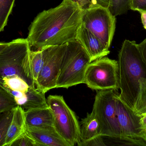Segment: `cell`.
Returning a JSON list of instances; mask_svg holds the SVG:
<instances>
[{
  "mask_svg": "<svg viewBox=\"0 0 146 146\" xmlns=\"http://www.w3.org/2000/svg\"><path fill=\"white\" fill-rule=\"evenodd\" d=\"M130 0H110L109 10L114 16L127 13L129 8Z\"/></svg>",
  "mask_w": 146,
  "mask_h": 146,
  "instance_id": "21",
  "label": "cell"
},
{
  "mask_svg": "<svg viewBox=\"0 0 146 146\" xmlns=\"http://www.w3.org/2000/svg\"><path fill=\"white\" fill-rule=\"evenodd\" d=\"M141 127L144 132H146V115L141 116Z\"/></svg>",
  "mask_w": 146,
  "mask_h": 146,
  "instance_id": "28",
  "label": "cell"
},
{
  "mask_svg": "<svg viewBox=\"0 0 146 146\" xmlns=\"http://www.w3.org/2000/svg\"><path fill=\"white\" fill-rule=\"evenodd\" d=\"M67 43L45 48V61L35 83L38 90L45 93L49 90L56 88Z\"/></svg>",
  "mask_w": 146,
  "mask_h": 146,
  "instance_id": "9",
  "label": "cell"
},
{
  "mask_svg": "<svg viewBox=\"0 0 146 146\" xmlns=\"http://www.w3.org/2000/svg\"><path fill=\"white\" fill-rule=\"evenodd\" d=\"M77 145L79 146H105L103 136L99 135L93 139L85 141H80Z\"/></svg>",
  "mask_w": 146,
  "mask_h": 146,
  "instance_id": "23",
  "label": "cell"
},
{
  "mask_svg": "<svg viewBox=\"0 0 146 146\" xmlns=\"http://www.w3.org/2000/svg\"><path fill=\"white\" fill-rule=\"evenodd\" d=\"M116 91H97L92 113L98 120L101 135L121 138L116 110Z\"/></svg>",
  "mask_w": 146,
  "mask_h": 146,
  "instance_id": "7",
  "label": "cell"
},
{
  "mask_svg": "<svg viewBox=\"0 0 146 146\" xmlns=\"http://www.w3.org/2000/svg\"><path fill=\"white\" fill-rule=\"evenodd\" d=\"M26 128L54 127V115L49 106L25 111Z\"/></svg>",
  "mask_w": 146,
  "mask_h": 146,
  "instance_id": "13",
  "label": "cell"
},
{
  "mask_svg": "<svg viewBox=\"0 0 146 146\" xmlns=\"http://www.w3.org/2000/svg\"><path fill=\"white\" fill-rule=\"evenodd\" d=\"M134 111L140 116L146 115V78L139 81V89L135 103Z\"/></svg>",
  "mask_w": 146,
  "mask_h": 146,
  "instance_id": "17",
  "label": "cell"
},
{
  "mask_svg": "<svg viewBox=\"0 0 146 146\" xmlns=\"http://www.w3.org/2000/svg\"><path fill=\"white\" fill-rule=\"evenodd\" d=\"M145 135L146 139V132H145Z\"/></svg>",
  "mask_w": 146,
  "mask_h": 146,
  "instance_id": "31",
  "label": "cell"
},
{
  "mask_svg": "<svg viewBox=\"0 0 146 146\" xmlns=\"http://www.w3.org/2000/svg\"><path fill=\"white\" fill-rule=\"evenodd\" d=\"M129 8L139 12H146V0H130Z\"/></svg>",
  "mask_w": 146,
  "mask_h": 146,
  "instance_id": "24",
  "label": "cell"
},
{
  "mask_svg": "<svg viewBox=\"0 0 146 146\" xmlns=\"http://www.w3.org/2000/svg\"><path fill=\"white\" fill-rule=\"evenodd\" d=\"M119 94L117 92L116 95V110L121 138L134 141L139 146H146L145 132L141 124V116L126 104Z\"/></svg>",
  "mask_w": 146,
  "mask_h": 146,
  "instance_id": "10",
  "label": "cell"
},
{
  "mask_svg": "<svg viewBox=\"0 0 146 146\" xmlns=\"http://www.w3.org/2000/svg\"><path fill=\"white\" fill-rule=\"evenodd\" d=\"M25 111L19 105L14 108L13 116L8 130L4 146H11L19 136L25 132Z\"/></svg>",
  "mask_w": 146,
  "mask_h": 146,
  "instance_id": "14",
  "label": "cell"
},
{
  "mask_svg": "<svg viewBox=\"0 0 146 146\" xmlns=\"http://www.w3.org/2000/svg\"><path fill=\"white\" fill-rule=\"evenodd\" d=\"M92 62L91 57L78 41L68 43L56 88H68L84 83L86 70Z\"/></svg>",
  "mask_w": 146,
  "mask_h": 146,
  "instance_id": "4",
  "label": "cell"
},
{
  "mask_svg": "<svg viewBox=\"0 0 146 146\" xmlns=\"http://www.w3.org/2000/svg\"><path fill=\"white\" fill-rule=\"evenodd\" d=\"M141 15V21L144 28L146 30V12H139Z\"/></svg>",
  "mask_w": 146,
  "mask_h": 146,
  "instance_id": "29",
  "label": "cell"
},
{
  "mask_svg": "<svg viewBox=\"0 0 146 146\" xmlns=\"http://www.w3.org/2000/svg\"><path fill=\"white\" fill-rule=\"evenodd\" d=\"M14 108L0 113V146H5L8 130L13 119Z\"/></svg>",
  "mask_w": 146,
  "mask_h": 146,
  "instance_id": "18",
  "label": "cell"
},
{
  "mask_svg": "<svg viewBox=\"0 0 146 146\" xmlns=\"http://www.w3.org/2000/svg\"><path fill=\"white\" fill-rule=\"evenodd\" d=\"M82 11L73 0L39 13L29 27L27 39L31 50L60 45L76 40L82 25Z\"/></svg>",
  "mask_w": 146,
  "mask_h": 146,
  "instance_id": "1",
  "label": "cell"
},
{
  "mask_svg": "<svg viewBox=\"0 0 146 146\" xmlns=\"http://www.w3.org/2000/svg\"><path fill=\"white\" fill-rule=\"evenodd\" d=\"M76 39L87 52L92 61L110 54V50L100 39L82 25L77 32Z\"/></svg>",
  "mask_w": 146,
  "mask_h": 146,
  "instance_id": "11",
  "label": "cell"
},
{
  "mask_svg": "<svg viewBox=\"0 0 146 146\" xmlns=\"http://www.w3.org/2000/svg\"><path fill=\"white\" fill-rule=\"evenodd\" d=\"M47 103L54 115V127L56 132L69 146L77 145L80 141V123L63 97L50 95L47 98Z\"/></svg>",
  "mask_w": 146,
  "mask_h": 146,
  "instance_id": "5",
  "label": "cell"
},
{
  "mask_svg": "<svg viewBox=\"0 0 146 146\" xmlns=\"http://www.w3.org/2000/svg\"><path fill=\"white\" fill-rule=\"evenodd\" d=\"M80 126V141H86L101 135L98 122L92 113H88Z\"/></svg>",
  "mask_w": 146,
  "mask_h": 146,
  "instance_id": "15",
  "label": "cell"
},
{
  "mask_svg": "<svg viewBox=\"0 0 146 146\" xmlns=\"http://www.w3.org/2000/svg\"><path fill=\"white\" fill-rule=\"evenodd\" d=\"M78 3L82 9L89 7L91 4L94 3L92 0H73Z\"/></svg>",
  "mask_w": 146,
  "mask_h": 146,
  "instance_id": "26",
  "label": "cell"
},
{
  "mask_svg": "<svg viewBox=\"0 0 146 146\" xmlns=\"http://www.w3.org/2000/svg\"><path fill=\"white\" fill-rule=\"evenodd\" d=\"M45 51V48L37 51L31 50L30 53L31 67L35 83H36L44 64Z\"/></svg>",
  "mask_w": 146,
  "mask_h": 146,
  "instance_id": "16",
  "label": "cell"
},
{
  "mask_svg": "<svg viewBox=\"0 0 146 146\" xmlns=\"http://www.w3.org/2000/svg\"><path fill=\"white\" fill-rule=\"evenodd\" d=\"M15 0H0V33L4 31L12 13Z\"/></svg>",
  "mask_w": 146,
  "mask_h": 146,
  "instance_id": "19",
  "label": "cell"
},
{
  "mask_svg": "<svg viewBox=\"0 0 146 146\" xmlns=\"http://www.w3.org/2000/svg\"><path fill=\"white\" fill-rule=\"evenodd\" d=\"M31 51L27 38L9 42L0 53V79L19 76L30 86L36 87L31 67Z\"/></svg>",
  "mask_w": 146,
  "mask_h": 146,
  "instance_id": "3",
  "label": "cell"
},
{
  "mask_svg": "<svg viewBox=\"0 0 146 146\" xmlns=\"http://www.w3.org/2000/svg\"><path fill=\"white\" fill-rule=\"evenodd\" d=\"M120 99L133 110L139 81L146 78V68L135 41L126 39L118 54Z\"/></svg>",
  "mask_w": 146,
  "mask_h": 146,
  "instance_id": "2",
  "label": "cell"
},
{
  "mask_svg": "<svg viewBox=\"0 0 146 146\" xmlns=\"http://www.w3.org/2000/svg\"><path fill=\"white\" fill-rule=\"evenodd\" d=\"M9 43L6 42H0V53L4 49V48L8 45Z\"/></svg>",
  "mask_w": 146,
  "mask_h": 146,
  "instance_id": "30",
  "label": "cell"
},
{
  "mask_svg": "<svg viewBox=\"0 0 146 146\" xmlns=\"http://www.w3.org/2000/svg\"><path fill=\"white\" fill-rule=\"evenodd\" d=\"M94 3H97L102 7L109 8L110 0H92Z\"/></svg>",
  "mask_w": 146,
  "mask_h": 146,
  "instance_id": "27",
  "label": "cell"
},
{
  "mask_svg": "<svg viewBox=\"0 0 146 146\" xmlns=\"http://www.w3.org/2000/svg\"><path fill=\"white\" fill-rule=\"evenodd\" d=\"M137 46L146 68V38L140 43L137 44Z\"/></svg>",
  "mask_w": 146,
  "mask_h": 146,
  "instance_id": "25",
  "label": "cell"
},
{
  "mask_svg": "<svg viewBox=\"0 0 146 146\" xmlns=\"http://www.w3.org/2000/svg\"><path fill=\"white\" fill-rule=\"evenodd\" d=\"M26 132L38 146H69L55 129L50 127H26Z\"/></svg>",
  "mask_w": 146,
  "mask_h": 146,
  "instance_id": "12",
  "label": "cell"
},
{
  "mask_svg": "<svg viewBox=\"0 0 146 146\" xmlns=\"http://www.w3.org/2000/svg\"><path fill=\"white\" fill-rule=\"evenodd\" d=\"M82 25L97 36L109 49L116 28L115 16L108 8L93 3L82 9Z\"/></svg>",
  "mask_w": 146,
  "mask_h": 146,
  "instance_id": "6",
  "label": "cell"
},
{
  "mask_svg": "<svg viewBox=\"0 0 146 146\" xmlns=\"http://www.w3.org/2000/svg\"><path fill=\"white\" fill-rule=\"evenodd\" d=\"M17 106L13 97L0 85V113L13 109Z\"/></svg>",
  "mask_w": 146,
  "mask_h": 146,
  "instance_id": "20",
  "label": "cell"
},
{
  "mask_svg": "<svg viewBox=\"0 0 146 146\" xmlns=\"http://www.w3.org/2000/svg\"><path fill=\"white\" fill-rule=\"evenodd\" d=\"M10 146H38V145L25 131L19 136Z\"/></svg>",
  "mask_w": 146,
  "mask_h": 146,
  "instance_id": "22",
  "label": "cell"
},
{
  "mask_svg": "<svg viewBox=\"0 0 146 146\" xmlns=\"http://www.w3.org/2000/svg\"><path fill=\"white\" fill-rule=\"evenodd\" d=\"M84 83L92 90L117 91L119 89L117 61L105 57L93 61L86 70Z\"/></svg>",
  "mask_w": 146,
  "mask_h": 146,
  "instance_id": "8",
  "label": "cell"
}]
</instances>
